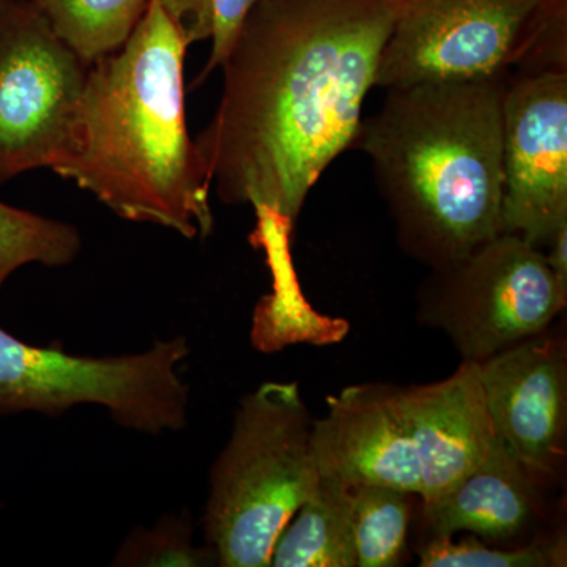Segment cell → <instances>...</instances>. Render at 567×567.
I'll return each instance as SVG.
<instances>
[{
	"instance_id": "cell-1",
	"label": "cell",
	"mask_w": 567,
	"mask_h": 567,
	"mask_svg": "<svg viewBox=\"0 0 567 567\" xmlns=\"http://www.w3.org/2000/svg\"><path fill=\"white\" fill-rule=\"evenodd\" d=\"M401 0H257L219 65L223 95L194 140L227 205L297 221L320 175L352 148Z\"/></svg>"
},
{
	"instance_id": "cell-2",
	"label": "cell",
	"mask_w": 567,
	"mask_h": 567,
	"mask_svg": "<svg viewBox=\"0 0 567 567\" xmlns=\"http://www.w3.org/2000/svg\"><path fill=\"white\" fill-rule=\"evenodd\" d=\"M188 48L159 0H151L121 50L89 65L69 148L51 171L126 221L205 238L210 186L186 126Z\"/></svg>"
},
{
	"instance_id": "cell-3",
	"label": "cell",
	"mask_w": 567,
	"mask_h": 567,
	"mask_svg": "<svg viewBox=\"0 0 567 567\" xmlns=\"http://www.w3.org/2000/svg\"><path fill=\"white\" fill-rule=\"evenodd\" d=\"M506 78L388 89L354 136L399 244L432 270L503 234Z\"/></svg>"
},
{
	"instance_id": "cell-4",
	"label": "cell",
	"mask_w": 567,
	"mask_h": 567,
	"mask_svg": "<svg viewBox=\"0 0 567 567\" xmlns=\"http://www.w3.org/2000/svg\"><path fill=\"white\" fill-rule=\"evenodd\" d=\"M315 421L297 383H264L241 399L204 511L219 566H270L276 540L320 481Z\"/></svg>"
},
{
	"instance_id": "cell-5",
	"label": "cell",
	"mask_w": 567,
	"mask_h": 567,
	"mask_svg": "<svg viewBox=\"0 0 567 567\" xmlns=\"http://www.w3.org/2000/svg\"><path fill=\"white\" fill-rule=\"evenodd\" d=\"M186 338L156 342L125 357H74L21 342L0 328V413L65 412L78 404L110 410L115 423L147 434L181 431L189 388L177 365L188 357Z\"/></svg>"
},
{
	"instance_id": "cell-6",
	"label": "cell",
	"mask_w": 567,
	"mask_h": 567,
	"mask_svg": "<svg viewBox=\"0 0 567 567\" xmlns=\"http://www.w3.org/2000/svg\"><path fill=\"white\" fill-rule=\"evenodd\" d=\"M566 300L546 254L503 233L464 259L434 268L421 293V312L446 331L464 361L481 363L544 333Z\"/></svg>"
},
{
	"instance_id": "cell-7",
	"label": "cell",
	"mask_w": 567,
	"mask_h": 567,
	"mask_svg": "<svg viewBox=\"0 0 567 567\" xmlns=\"http://www.w3.org/2000/svg\"><path fill=\"white\" fill-rule=\"evenodd\" d=\"M550 0H401L375 87L506 76Z\"/></svg>"
},
{
	"instance_id": "cell-8",
	"label": "cell",
	"mask_w": 567,
	"mask_h": 567,
	"mask_svg": "<svg viewBox=\"0 0 567 567\" xmlns=\"http://www.w3.org/2000/svg\"><path fill=\"white\" fill-rule=\"evenodd\" d=\"M89 63L32 0L0 9V185L66 152Z\"/></svg>"
},
{
	"instance_id": "cell-9",
	"label": "cell",
	"mask_w": 567,
	"mask_h": 567,
	"mask_svg": "<svg viewBox=\"0 0 567 567\" xmlns=\"http://www.w3.org/2000/svg\"><path fill=\"white\" fill-rule=\"evenodd\" d=\"M503 177V233L548 245L567 223V70L507 80Z\"/></svg>"
},
{
	"instance_id": "cell-10",
	"label": "cell",
	"mask_w": 567,
	"mask_h": 567,
	"mask_svg": "<svg viewBox=\"0 0 567 567\" xmlns=\"http://www.w3.org/2000/svg\"><path fill=\"white\" fill-rule=\"evenodd\" d=\"M312 450L319 473L347 486L379 484L410 495L423 492V468L405 388L349 386L328 398L315 421Z\"/></svg>"
},
{
	"instance_id": "cell-11",
	"label": "cell",
	"mask_w": 567,
	"mask_h": 567,
	"mask_svg": "<svg viewBox=\"0 0 567 567\" xmlns=\"http://www.w3.org/2000/svg\"><path fill=\"white\" fill-rule=\"evenodd\" d=\"M476 364L496 439L528 473L547 475L566 434L565 346L546 330Z\"/></svg>"
},
{
	"instance_id": "cell-12",
	"label": "cell",
	"mask_w": 567,
	"mask_h": 567,
	"mask_svg": "<svg viewBox=\"0 0 567 567\" xmlns=\"http://www.w3.org/2000/svg\"><path fill=\"white\" fill-rule=\"evenodd\" d=\"M423 468V503L445 494L488 453L495 442L475 361L450 379L405 388Z\"/></svg>"
},
{
	"instance_id": "cell-13",
	"label": "cell",
	"mask_w": 567,
	"mask_h": 567,
	"mask_svg": "<svg viewBox=\"0 0 567 567\" xmlns=\"http://www.w3.org/2000/svg\"><path fill=\"white\" fill-rule=\"evenodd\" d=\"M423 505L434 536L470 532L492 540L509 539L532 514V483L524 465L495 439L472 472Z\"/></svg>"
},
{
	"instance_id": "cell-14",
	"label": "cell",
	"mask_w": 567,
	"mask_h": 567,
	"mask_svg": "<svg viewBox=\"0 0 567 567\" xmlns=\"http://www.w3.org/2000/svg\"><path fill=\"white\" fill-rule=\"evenodd\" d=\"M270 566L354 567L353 488L320 475L312 495L276 540Z\"/></svg>"
},
{
	"instance_id": "cell-15",
	"label": "cell",
	"mask_w": 567,
	"mask_h": 567,
	"mask_svg": "<svg viewBox=\"0 0 567 567\" xmlns=\"http://www.w3.org/2000/svg\"><path fill=\"white\" fill-rule=\"evenodd\" d=\"M59 39L85 63L100 61L130 39L151 0H32Z\"/></svg>"
},
{
	"instance_id": "cell-16",
	"label": "cell",
	"mask_w": 567,
	"mask_h": 567,
	"mask_svg": "<svg viewBox=\"0 0 567 567\" xmlns=\"http://www.w3.org/2000/svg\"><path fill=\"white\" fill-rule=\"evenodd\" d=\"M81 248L80 230L71 224L0 203V289L24 265L63 267Z\"/></svg>"
},
{
	"instance_id": "cell-17",
	"label": "cell",
	"mask_w": 567,
	"mask_h": 567,
	"mask_svg": "<svg viewBox=\"0 0 567 567\" xmlns=\"http://www.w3.org/2000/svg\"><path fill=\"white\" fill-rule=\"evenodd\" d=\"M353 546L360 567L401 561L410 525L406 492L379 484L353 486Z\"/></svg>"
},
{
	"instance_id": "cell-18",
	"label": "cell",
	"mask_w": 567,
	"mask_h": 567,
	"mask_svg": "<svg viewBox=\"0 0 567 567\" xmlns=\"http://www.w3.org/2000/svg\"><path fill=\"white\" fill-rule=\"evenodd\" d=\"M257 0H159L163 9L185 33L189 44L212 40L210 59L205 63L199 82L219 69L246 14Z\"/></svg>"
},
{
	"instance_id": "cell-19",
	"label": "cell",
	"mask_w": 567,
	"mask_h": 567,
	"mask_svg": "<svg viewBox=\"0 0 567 567\" xmlns=\"http://www.w3.org/2000/svg\"><path fill=\"white\" fill-rule=\"evenodd\" d=\"M212 548L193 544L188 517L164 516L155 527L134 529L118 548L112 566H210Z\"/></svg>"
},
{
	"instance_id": "cell-20",
	"label": "cell",
	"mask_w": 567,
	"mask_h": 567,
	"mask_svg": "<svg viewBox=\"0 0 567 567\" xmlns=\"http://www.w3.org/2000/svg\"><path fill=\"white\" fill-rule=\"evenodd\" d=\"M558 548L529 546L498 550L476 539L454 543L450 536H434L420 551L423 567H543L554 565Z\"/></svg>"
},
{
	"instance_id": "cell-21",
	"label": "cell",
	"mask_w": 567,
	"mask_h": 567,
	"mask_svg": "<svg viewBox=\"0 0 567 567\" xmlns=\"http://www.w3.org/2000/svg\"><path fill=\"white\" fill-rule=\"evenodd\" d=\"M548 246H550V252L546 256L547 262L559 284L567 289V223L559 227L548 241Z\"/></svg>"
},
{
	"instance_id": "cell-22",
	"label": "cell",
	"mask_w": 567,
	"mask_h": 567,
	"mask_svg": "<svg viewBox=\"0 0 567 567\" xmlns=\"http://www.w3.org/2000/svg\"><path fill=\"white\" fill-rule=\"evenodd\" d=\"M7 0H0V9H2L3 6H6Z\"/></svg>"
}]
</instances>
